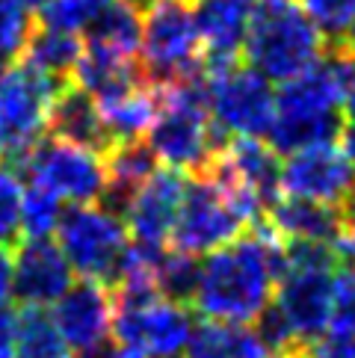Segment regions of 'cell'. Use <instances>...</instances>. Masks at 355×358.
<instances>
[{
  "label": "cell",
  "mask_w": 355,
  "mask_h": 358,
  "mask_svg": "<svg viewBox=\"0 0 355 358\" xmlns=\"http://www.w3.org/2000/svg\"><path fill=\"white\" fill-rule=\"evenodd\" d=\"M284 270V240L261 220L234 243L205 255L193 308L208 320L249 326L273 302Z\"/></svg>",
  "instance_id": "6da1fadb"
},
{
  "label": "cell",
  "mask_w": 355,
  "mask_h": 358,
  "mask_svg": "<svg viewBox=\"0 0 355 358\" xmlns=\"http://www.w3.org/2000/svg\"><path fill=\"white\" fill-rule=\"evenodd\" d=\"M160 110L151 124L145 143L154 151L157 163L175 172L201 175L210 169L213 157L228 139L210 119V101L205 71L189 80L157 89Z\"/></svg>",
  "instance_id": "7a4b0ae2"
},
{
  "label": "cell",
  "mask_w": 355,
  "mask_h": 358,
  "mask_svg": "<svg viewBox=\"0 0 355 358\" xmlns=\"http://www.w3.org/2000/svg\"><path fill=\"white\" fill-rule=\"evenodd\" d=\"M326 48L328 39L299 0H261L243 54L266 80L284 83L320 62Z\"/></svg>",
  "instance_id": "3957f363"
},
{
  "label": "cell",
  "mask_w": 355,
  "mask_h": 358,
  "mask_svg": "<svg viewBox=\"0 0 355 358\" xmlns=\"http://www.w3.org/2000/svg\"><path fill=\"white\" fill-rule=\"evenodd\" d=\"M113 320V358H178L193 335V317L184 302L154 287H119Z\"/></svg>",
  "instance_id": "277c9868"
},
{
  "label": "cell",
  "mask_w": 355,
  "mask_h": 358,
  "mask_svg": "<svg viewBox=\"0 0 355 358\" xmlns=\"http://www.w3.org/2000/svg\"><path fill=\"white\" fill-rule=\"evenodd\" d=\"M139 69L154 89L205 71V48L189 0H145Z\"/></svg>",
  "instance_id": "5b68a950"
},
{
  "label": "cell",
  "mask_w": 355,
  "mask_h": 358,
  "mask_svg": "<svg viewBox=\"0 0 355 358\" xmlns=\"http://www.w3.org/2000/svg\"><path fill=\"white\" fill-rule=\"evenodd\" d=\"M255 222L261 220H255V213L219 178L201 172L193 175V181H187L181 213H178L172 231V249L196 255V258L198 255H210L228 246V243H234Z\"/></svg>",
  "instance_id": "8992f818"
},
{
  "label": "cell",
  "mask_w": 355,
  "mask_h": 358,
  "mask_svg": "<svg viewBox=\"0 0 355 358\" xmlns=\"http://www.w3.org/2000/svg\"><path fill=\"white\" fill-rule=\"evenodd\" d=\"M66 86L27 59L6 69L0 83V157L18 166L30 157L50 131V110Z\"/></svg>",
  "instance_id": "52a82bcc"
},
{
  "label": "cell",
  "mask_w": 355,
  "mask_h": 358,
  "mask_svg": "<svg viewBox=\"0 0 355 358\" xmlns=\"http://www.w3.org/2000/svg\"><path fill=\"white\" fill-rule=\"evenodd\" d=\"M57 243L66 252L74 273L113 287L124 264V255L131 249V231L122 216L104 208L101 201L71 204L59 220Z\"/></svg>",
  "instance_id": "ba28073f"
},
{
  "label": "cell",
  "mask_w": 355,
  "mask_h": 358,
  "mask_svg": "<svg viewBox=\"0 0 355 358\" xmlns=\"http://www.w3.org/2000/svg\"><path fill=\"white\" fill-rule=\"evenodd\" d=\"M210 119L225 139L266 136L275 122V92L258 69L228 62L205 66Z\"/></svg>",
  "instance_id": "9c48e42d"
},
{
  "label": "cell",
  "mask_w": 355,
  "mask_h": 358,
  "mask_svg": "<svg viewBox=\"0 0 355 358\" xmlns=\"http://www.w3.org/2000/svg\"><path fill=\"white\" fill-rule=\"evenodd\" d=\"M30 184L50 189L57 199L71 204H95L104 199L110 175L107 157L92 148L59 136H45L39 145L30 151V157L21 163Z\"/></svg>",
  "instance_id": "30bf717a"
},
{
  "label": "cell",
  "mask_w": 355,
  "mask_h": 358,
  "mask_svg": "<svg viewBox=\"0 0 355 358\" xmlns=\"http://www.w3.org/2000/svg\"><path fill=\"white\" fill-rule=\"evenodd\" d=\"M278 157L282 155L270 143H261L255 136H237L219 148L208 172L219 178L255 213V220H263L266 210L284 196Z\"/></svg>",
  "instance_id": "8fae6325"
},
{
  "label": "cell",
  "mask_w": 355,
  "mask_h": 358,
  "mask_svg": "<svg viewBox=\"0 0 355 358\" xmlns=\"http://www.w3.org/2000/svg\"><path fill=\"white\" fill-rule=\"evenodd\" d=\"M54 320L78 358H113V320L116 299L104 281L83 278L54 305Z\"/></svg>",
  "instance_id": "7c38bea8"
},
{
  "label": "cell",
  "mask_w": 355,
  "mask_h": 358,
  "mask_svg": "<svg viewBox=\"0 0 355 358\" xmlns=\"http://www.w3.org/2000/svg\"><path fill=\"white\" fill-rule=\"evenodd\" d=\"M184 193L187 178L175 169H157L148 181L139 184L124 208V225L131 231V240L151 249L172 246V231L181 213Z\"/></svg>",
  "instance_id": "4fadbf2b"
},
{
  "label": "cell",
  "mask_w": 355,
  "mask_h": 358,
  "mask_svg": "<svg viewBox=\"0 0 355 358\" xmlns=\"http://www.w3.org/2000/svg\"><path fill=\"white\" fill-rule=\"evenodd\" d=\"M352 184H355V169L347 160L344 148H338L335 143L294 151L282 163L284 196H299L338 208Z\"/></svg>",
  "instance_id": "5bb4252c"
},
{
  "label": "cell",
  "mask_w": 355,
  "mask_h": 358,
  "mask_svg": "<svg viewBox=\"0 0 355 358\" xmlns=\"http://www.w3.org/2000/svg\"><path fill=\"white\" fill-rule=\"evenodd\" d=\"M273 302L305 343L320 341L328 331L335 302V270H287L275 287Z\"/></svg>",
  "instance_id": "9a60e30c"
},
{
  "label": "cell",
  "mask_w": 355,
  "mask_h": 358,
  "mask_svg": "<svg viewBox=\"0 0 355 358\" xmlns=\"http://www.w3.org/2000/svg\"><path fill=\"white\" fill-rule=\"evenodd\" d=\"M74 285V266L54 237H24L15 249V287L21 305L48 308Z\"/></svg>",
  "instance_id": "2e32d148"
},
{
  "label": "cell",
  "mask_w": 355,
  "mask_h": 358,
  "mask_svg": "<svg viewBox=\"0 0 355 358\" xmlns=\"http://www.w3.org/2000/svg\"><path fill=\"white\" fill-rule=\"evenodd\" d=\"M205 48V66H228L246 50L261 0H189Z\"/></svg>",
  "instance_id": "e0dca14e"
},
{
  "label": "cell",
  "mask_w": 355,
  "mask_h": 358,
  "mask_svg": "<svg viewBox=\"0 0 355 358\" xmlns=\"http://www.w3.org/2000/svg\"><path fill=\"white\" fill-rule=\"evenodd\" d=\"M50 134L68 139V143H78L83 148H92L104 157L113 148L98 101L89 92H83L78 83H68L57 95L54 110H50Z\"/></svg>",
  "instance_id": "ac0fdd59"
},
{
  "label": "cell",
  "mask_w": 355,
  "mask_h": 358,
  "mask_svg": "<svg viewBox=\"0 0 355 358\" xmlns=\"http://www.w3.org/2000/svg\"><path fill=\"white\" fill-rule=\"evenodd\" d=\"M275 228L282 240H326L335 243L344 231L340 213L335 204L299 199V196H282L263 216Z\"/></svg>",
  "instance_id": "d6986e66"
},
{
  "label": "cell",
  "mask_w": 355,
  "mask_h": 358,
  "mask_svg": "<svg viewBox=\"0 0 355 358\" xmlns=\"http://www.w3.org/2000/svg\"><path fill=\"white\" fill-rule=\"evenodd\" d=\"M74 83H78L83 92L92 95L98 104L104 101L119 98L122 92L148 83L143 78V69H139V59L131 57H119L110 54V50H98V48H83V57L74 69Z\"/></svg>",
  "instance_id": "ffe728a7"
},
{
  "label": "cell",
  "mask_w": 355,
  "mask_h": 358,
  "mask_svg": "<svg viewBox=\"0 0 355 358\" xmlns=\"http://www.w3.org/2000/svg\"><path fill=\"white\" fill-rule=\"evenodd\" d=\"M83 45L139 59V48H143V6H139V0H110L83 30Z\"/></svg>",
  "instance_id": "44dd1931"
},
{
  "label": "cell",
  "mask_w": 355,
  "mask_h": 358,
  "mask_svg": "<svg viewBox=\"0 0 355 358\" xmlns=\"http://www.w3.org/2000/svg\"><path fill=\"white\" fill-rule=\"evenodd\" d=\"M184 358H270V347L258 335V329L205 317L193 326Z\"/></svg>",
  "instance_id": "7402d4cb"
},
{
  "label": "cell",
  "mask_w": 355,
  "mask_h": 358,
  "mask_svg": "<svg viewBox=\"0 0 355 358\" xmlns=\"http://www.w3.org/2000/svg\"><path fill=\"white\" fill-rule=\"evenodd\" d=\"M344 134V110L332 113H275V122L270 127V145L278 155H294L302 148L340 143Z\"/></svg>",
  "instance_id": "603a6c76"
},
{
  "label": "cell",
  "mask_w": 355,
  "mask_h": 358,
  "mask_svg": "<svg viewBox=\"0 0 355 358\" xmlns=\"http://www.w3.org/2000/svg\"><path fill=\"white\" fill-rule=\"evenodd\" d=\"M98 107H101V116H104L113 145L133 143V139L148 136L151 124L157 119V110H160V95L151 83H139L128 89V92H122L119 98L104 101Z\"/></svg>",
  "instance_id": "cb8c5ba5"
},
{
  "label": "cell",
  "mask_w": 355,
  "mask_h": 358,
  "mask_svg": "<svg viewBox=\"0 0 355 358\" xmlns=\"http://www.w3.org/2000/svg\"><path fill=\"white\" fill-rule=\"evenodd\" d=\"M83 39L78 33H66V30H54V27H42L33 30L30 42H27V50H24V57H27L30 66L42 69L45 74L57 80H66L74 78V69H78V62L83 57Z\"/></svg>",
  "instance_id": "d4e9b609"
},
{
  "label": "cell",
  "mask_w": 355,
  "mask_h": 358,
  "mask_svg": "<svg viewBox=\"0 0 355 358\" xmlns=\"http://www.w3.org/2000/svg\"><path fill=\"white\" fill-rule=\"evenodd\" d=\"M71 347L62 338L54 311L24 305L18 311V343L15 358H71Z\"/></svg>",
  "instance_id": "484cf974"
},
{
  "label": "cell",
  "mask_w": 355,
  "mask_h": 358,
  "mask_svg": "<svg viewBox=\"0 0 355 358\" xmlns=\"http://www.w3.org/2000/svg\"><path fill=\"white\" fill-rule=\"evenodd\" d=\"M198 273H201V264L196 261V255L178 252L169 246L157 261V290L175 302L193 305Z\"/></svg>",
  "instance_id": "4316f807"
},
{
  "label": "cell",
  "mask_w": 355,
  "mask_h": 358,
  "mask_svg": "<svg viewBox=\"0 0 355 358\" xmlns=\"http://www.w3.org/2000/svg\"><path fill=\"white\" fill-rule=\"evenodd\" d=\"M62 199L39 184H27L21 208V237H54L62 220Z\"/></svg>",
  "instance_id": "83f0119b"
},
{
  "label": "cell",
  "mask_w": 355,
  "mask_h": 358,
  "mask_svg": "<svg viewBox=\"0 0 355 358\" xmlns=\"http://www.w3.org/2000/svg\"><path fill=\"white\" fill-rule=\"evenodd\" d=\"M33 36V12L21 0H0V66L18 59Z\"/></svg>",
  "instance_id": "f1b7e54d"
},
{
  "label": "cell",
  "mask_w": 355,
  "mask_h": 358,
  "mask_svg": "<svg viewBox=\"0 0 355 358\" xmlns=\"http://www.w3.org/2000/svg\"><path fill=\"white\" fill-rule=\"evenodd\" d=\"M24 189L18 169L0 166V246H12L21 234V208H24Z\"/></svg>",
  "instance_id": "f546056e"
},
{
  "label": "cell",
  "mask_w": 355,
  "mask_h": 358,
  "mask_svg": "<svg viewBox=\"0 0 355 358\" xmlns=\"http://www.w3.org/2000/svg\"><path fill=\"white\" fill-rule=\"evenodd\" d=\"M326 335L355 338V264H340L335 270V302Z\"/></svg>",
  "instance_id": "4dcf8cb0"
},
{
  "label": "cell",
  "mask_w": 355,
  "mask_h": 358,
  "mask_svg": "<svg viewBox=\"0 0 355 358\" xmlns=\"http://www.w3.org/2000/svg\"><path fill=\"white\" fill-rule=\"evenodd\" d=\"M328 42H340L355 21V0H299Z\"/></svg>",
  "instance_id": "1f68e13d"
},
{
  "label": "cell",
  "mask_w": 355,
  "mask_h": 358,
  "mask_svg": "<svg viewBox=\"0 0 355 358\" xmlns=\"http://www.w3.org/2000/svg\"><path fill=\"white\" fill-rule=\"evenodd\" d=\"M18 343V311L0 305V358H15Z\"/></svg>",
  "instance_id": "d6a6232c"
},
{
  "label": "cell",
  "mask_w": 355,
  "mask_h": 358,
  "mask_svg": "<svg viewBox=\"0 0 355 358\" xmlns=\"http://www.w3.org/2000/svg\"><path fill=\"white\" fill-rule=\"evenodd\" d=\"M12 287H15V255L0 246V305L12 299Z\"/></svg>",
  "instance_id": "836d02e7"
},
{
  "label": "cell",
  "mask_w": 355,
  "mask_h": 358,
  "mask_svg": "<svg viewBox=\"0 0 355 358\" xmlns=\"http://www.w3.org/2000/svg\"><path fill=\"white\" fill-rule=\"evenodd\" d=\"M338 213H340V222H344V228H355V184L349 187V193L340 199Z\"/></svg>",
  "instance_id": "e575fe53"
},
{
  "label": "cell",
  "mask_w": 355,
  "mask_h": 358,
  "mask_svg": "<svg viewBox=\"0 0 355 358\" xmlns=\"http://www.w3.org/2000/svg\"><path fill=\"white\" fill-rule=\"evenodd\" d=\"M340 148H344L347 160L352 163V169H355V124L344 127V134H340Z\"/></svg>",
  "instance_id": "d590c367"
},
{
  "label": "cell",
  "mask_w": 355,
  "mask_h": 358,
  "mask_svg": "<svg viewBox=\"0 0 355 358\" xmlns=\"http://www.w3.org/2000/svg\"><path fill=\"white\" fill-rule=\"evenodd\" d=\"M344 119H349V124H355V89L344 98Z\"/></svg>",
  "instance_id": "8d00e7d4"
},
{
  "label": "cell",
  "mask_w": 355,
  "mask_h": 358,
  "mask_svg": "<svg viewBox=\"0 0 355 358\" xmlns=\"http://www.w3.org/2000/svg\"><path fill=\"white\" fill-rule=\"evenodd\" d=\"M273 358H311L308 347H296V350H284V352H275Z\"/></svg>",
  "instance_id": "74e56055"
},
{
  "label": "cell",
  "mask_w": 355,
  "mask_h": 358,
  "mask_svg": "<svg viewBox=\"0 0 355 358\" xmlns=\"http://www.w3.org/2000/svg\"><path fill=\"white\" fill-rule=\"evenodd\" d=\"M21 3L27 6L30 12H42V9H45V6L50 3V0H21Z\"/></svg>",
  "instance_id": "f35d334b"
},
{
  "label": "cell",
  "mask_w": 355,
  "mask_h": 358,
  "mask_svg": "<svg viewBox=\"0 0 355 358\" xmlns=\"http://www.w3.org/2000/svg\"><path fill=\"white\" fill-rule=\"evenodd\" d=\"M340 42H344V45H349V48L355 50V21L349 24V30H347V36H344V39H340Z\"/></svg>",
  "instance_id": "ab89813d"
},
{
  "label": "cell",
  "mask_w": 355,
  "mask_h": 358,
  "mask_svg": "<svg viewBox=\"0 0 355 358\" xmlns=\"http://www.w3.org/2000/svg\"><path fill=\"white\" fill-rule=\"evenodd\" d=\"M3 74H6V66H0V83H3Z\"/></svg>",
  "instance_id": "60d3db41"
}]
</instances>
